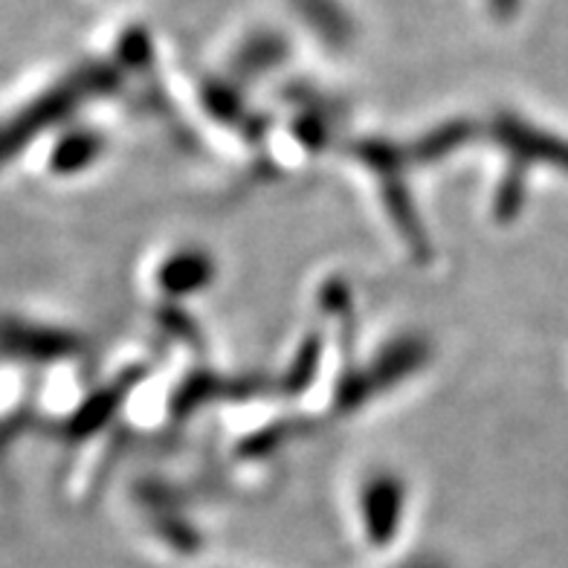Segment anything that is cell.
I'll use <instances>...</instances> for the list:
<instances>
[{"label":"cell","instance_id":"cell-1","mask_svg":"<svg viewBox=\"0 0 568 568\" xmlns=\"http://www.w3.org/2000/svg\"><path fill=\"white\" fill-rule=\"evenodd\" d=\"M406 487L392 473H377L366 481L359 494V516L366 525V534L374 542H389L397 531V523H404Z\"/></svg>","mask_w":568,"mask_h":568},{"label":"cell","instance_id":"cell-2","mask_svg":"<svg viewBox=\"0 0 568 568\" xmlns=\"http://www.w3.org/2000/svg\"><path fill=\"white\" fill-rule=\"evenodd\" d=\"M212 273H215V264H212V258L203 250H178L172 258H165L158 278L163 293H169V296H186V293L206 287L212 282Z\"/></svg>","mask_w":568,"mask_h":568},{"label":"cell","instance_id":"cell-3","mask_svg":"<svg viewBox=\"0 0 568 568\" xmlns=\"http://www.w3.org/2000/svg\"><path fill=\"white\" fill-rule=\"evenodd\" d=\"M0 343L16 348L23 357H64L79 348L73 334L55 328H3Z\"/></svg>","mask_w":568,"mask_h":568},{"label":"cell","instance_id":"cell-4","mask_svg":"<svg viewBox=\"0 0 568 568\" xmlns=\"http://www.w3.org/2000/svg\"><path fill=\"white\" fill-rule=\"evenodd\" d=\"M99 151H102V140L93 134H75L68 136V140L59 142V149L53 154V169L59 174H73V172H84L93 158H97Z\"/></svg>","mask_w":568,"mask_h":568}]
</instances>
